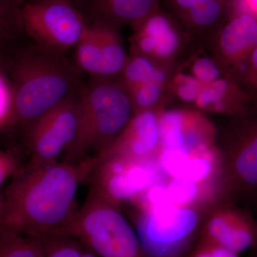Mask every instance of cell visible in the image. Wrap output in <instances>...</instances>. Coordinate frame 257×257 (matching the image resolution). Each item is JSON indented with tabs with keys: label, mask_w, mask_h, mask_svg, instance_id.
Masks as SVG:
<instances>
[{
	"label": "cell",
	"mask_w": 257,
	"mask_h": 257,
	"mask_svg": "<svg viewBox=\"0 0 257 257\" xmlns=\"http://www.w3.org/2000/svg\"><path fill=\"white\" fill-rule=\"evenodd\" d=\"M134 114L131 96L124 86L93 78L79 92L78 127L61 161L80 163L97 158L124 132Z\"/></svg>",
	"instance_id": "cell-3"
},
{
	"label": "cell",
	"mask_w": 257,
	"mask_h": 257,
	"mask_svg": "<svg viewBox=\"0 0 257 257\" xmlns=\"http://www.w3.org/2000/svg\"><path fill=\"white\" fill-rule=\"evenodd\" d=\"M45 257H99L84 243L67 234L43 240Z\"/></svg>",
	"instance_id": "cell-19"
},
{
	"label": "cell",
	"mask_w": 257,
	"mask_h": 257,
	"mask_svg": "<svg viewBox=\"0 0 257 257\" xmlns=\"http://www.w3.org/2000/svg\"><path fill=\"white\" fill-rule=\"evenodd\" d=\"M160 147L159 116L152 109L135 113L114 143L101 155H115L134 160L153 159Z\"/></svg>",
	"instance_id": "cell-13"
},
{
	"label": "cell",
	"mask_w": 257,
	"mask_h": 257,
	"mask_svg": "<svg viewBox=\"0 0 257 257\" xmlns=\"http://www.w3.org/2000/svg\"><path fill=\"white\" fill-rule=\"evenodd\" d=\"M22 19L25 35L35 45L63 54L76 47L88 26L71 0H25Z\"/></svg>",
	"instance_id": "cell-7"
},
{
	"label": "cell",
	"mask_w": 257,
	"mask_h": 257,
	"mask_svg": "<svg viewBox=\"0 0 257 257\" xmlns=\"http://www.w3.org/2000/svg\"><path fill=\"white\" fill-rule=\"evenodd\" d=\"M94 21L136 28L155 8L157 0H89Z\"/></svg>",
	"instance_id": "cell-15"
},
{
	"label": "cell",
	"mask_w": 257,
	"mask_h": 257,
	"mask_svg": "<svg viewBox=\"0 0 257 257\" xmlns=\"http://www.w3.org/2000/svg\"><path fill=\"white\" fill-rule=\"evenodd\" d=\"M0 257H45V243L30 235L0 231Z\"/></svg>",
	"instance_id": "cell-17"
},
{
	"label": "cell",
	"mask_w": 257,
	"mask_h": 257,
	"mask_svg": "<svg viewBox=\"0 0 257 257\" xmlns=\"http://www.w3.org/2000/svg\"><path fill=\"white\" fill-rule=\"evenodd\" d=\"M256 45V17L236 15L226 18L219 32V49L228 74L240 84L248 58Z\"/></svg>",
	"instance_id": "cell-12"
},
{
	"label": "cell",
	"mask_w": 257,
	"mask_h": 257,
	"mask_svg": "<svg viewBox=\"0 0 257 257\" xmlns=\"http://www.w3.org/2000/svg\"><path fill=\"white\" fill-rule=\"evenodd\" d=\"M256 222H257V220H256Z\"/></svg>",
	"instance_id": "cell-32"
},
{
	"label": "cell",
	"mask_w": 257,
	"mask_h": 257,
	"mask_svg": "<svg viewBox=\"0 0 257 257\" xmlns=\"http://www.w3.org/2000/svg\"><path fill=\"white\" fill-rule=\"evenodd\" d=\"M77 66L63 53L22 46L7 61L10 99L5 124L28 128L83 87Z\"/></svg>",
	"instance_id": "cell-2"
},
{
	"label": "cell",
	"mask_w": 257,
	"mask_h": 257,
	"mask_svg": "<svg viewBox=\"0 0 257 257\" xmlns=\"http://www.w3.org/2000/svg\"><path fill=\"white\" fill-rule=\"evenodd\" d=\"M25 0H0V64L6 67L10 56L23 46L22 8Z\"/></svg>",
	"instance_id": "cell-16"
},
{
	"label": "cell",
	"mask_w": 257,
	"mask_h": 257,
	"mask_svg": "<svg viewBox=\"0 0 257 257\" xmlns=\"http://www.w3.org/2000/svg\"><path fill=\"white\" fill-rule=\"evenodd\" d=\"M71 1L73 2L74 4H75L77 6V3H79V2L80 1H82V0H71Z\"/></svg>",
	"instance_id": "cell-31"
},
{
	"label": "cell",
	"mask_w": 257,
	"mask_h": 257,
	"mask_svg": "<svg viewBox=\"0 0 257 257\" xmlns=\"http://www.w3.org/2000/svg\"><path fill=\"white\" fill-rule=\"evenodd\" d=\"M193 77L197 79L201 84L206 85L220 78V68L217 64L207 57H200L194 61L192 64Z\"/></svg>",
	"instance_id": "cell-23"
},
{
	"label": "cell",
	"mask_w": 257,
	"mask_h": 257,
	"mask_svg": "<svg viewBox=\"0 0 257 257\" xmlns=\"http://www.w3.org/2000/svg\"><path fill=\"white\" fill-rule=\"evenodd\" d=\"M94 165L93 160L60 161L45 167L20 168L3 194L0 231L42 240L64 234L79 207V184L90 175Z\"/></svg>",
	"instance_id": "cell-1"
},
{
	"label": "cell",
	"mask_w": 257,
	"mask_h": 257,
	"mask_svg": "<svg viewBox=\"0 0 257 257\" xmlns=\"http://www.w3.org/2000/svg\"><path fill=\"white\" fill-rule=\"evenodd\" d=\"M152 160L101 155L96 158L91 172L94 173L92 187L118 204L141 197L152 185L158 182L160 170Z\"/></svg>",
	"instance_id": "cell-9"
},
{
	"label": "cell",
	"mask_w": 257,
	"mask_h": 257,
	"mask_svg": "<svg viewBox=\"0 0 257 257\" xmlns=\"http://www.w3.org/2000/svg\"><path fill=\"white\" fill-rule=\"evenodd\" d=\"M249 15L257 18V0H227L228 17Z\"/></svg>",
	"instance_id": "cell-28"
},
{
	"label": "cell",
	"mask_w": 257,
	"mask_h": 257,
	"mask_svg": "<svg viewBox=\"0 0 257 257\" xmlns=\"http://www.w3.org/2000/svg\"><path fill=\"white\" fill-rule=\"evenodd\" d=\"M177 94L184 102H195L202 85L192 75L180 74L177 77Z\"/></svg>",
	"instance_id": "cell-25"
},
{
	"label": "cell",
	"mask_w": 257,
	"mask_h": 257,
	"mask_svg": "<svg viewBox=\"0 0 257 257\" xmlns=\"http://www.w3.org/2000/svg\"><path fill=\"white\" fill-rule=\"evenodd\" d=\"M162 85L150 81L140 84L128 92L135 113L152 109L160 100L162 94Z\"/></svg>",
	"instance_id": "cell-22"
},
{
	"label": "cell",
	"mask_w": 257,
	"mask_h": 257,
	"mask_svg": "<svg viewBox=\"0 0 257 257\" xmlns=\"http://www.w3.org/2000/svg\"><path fill=\"white\" fill-rule=\"evenodd\" d=\"M201 184L183 177L171 179L167 186L172 202L179 206L193 207L200 197Z\"/></svg>",
	"instance_id": "cell-21"
},
{
	"label": "cell",
	"mask_w": 257,
	"mask_h": 257,
	"mask_svg": "<svg viewBox=\"0 0 257 257\" xmlns=\"http://www.w3.org/2000/svg\"><path fill=\"white\" fill-rule=\"evenodd\" d=\"M3 209V194H0V224H1L2 213Z\"/></svg>",
	"instance_id": "cell-30"
},
{
	"label": "cell",
	"mask_w": 257,
	"mask_h": 257,
	"mask_svg": "<svg viewBox=\"0 0 257 257\" xmlns=\"http://www.w3.org/2000/svg\"><path fill=\"white\" fill-rule=\"evenodd\" d=\"M143 206L135 231L144 257H184L200 229L197 211L174 202Z\"/></svg>",
	"instance_id": "cell-5"
},
{
	"label": "cell",
	"mask_w": 257,
	"mask_h": 257,
	"mask_svg": "<svg viewBox=\"0 0 257 257\" xmlns=\"http://www.w3.org/2000/svg\"><path fill=\"white\" fill-rule=\"evenodd\" d=\"M157 69L148 57L136 54L135 57L128 59L121 72L124 87L130 92L140 84L150 82Z\"/></svg>",
	"instance_id": "cell-20"
},
{
	"label": "cell",
	"mask_w": 257,
	"mask_h": 257,
	"mask_svg": "<svg viewBox=\"0 0 257 257\" xmlns=\"http://www.w3.org/2000/svg\"><path fill=\"white\" fill-rule=\"evenodd\" d=\"M227 15V0H202L179 15L194 28H205Z\"/></svg>",
	"instance_id": "cell-18"
},
{
	"label": "cell",
	"mask_w": 257,
	"mask_h": 257,
	"mask_svg": "<svg viewBox=\"0 0 257 257\" xmlns=\"http://www.w3.org/2000/svg\"><path fill=\"white\" fill-rule=\"evenodd\" d=\"M199 240L240 254L257 244V222L246 211L226 202L211 213Z\"/></svg>",
	"instance_id": "cell-11"
},
{
	"label": "cell",
	"mask_w": 257,
	"mask_h": 257,
	"mask_svg": "<svg viewBox=\"0 0 257 257\" xmlns=\"http://www.w3.org/2000/svg\"><path fill=\"white\" fill-rule=\"evenodd\" d=\"M239 255L214 243L199 240L192 257H239Z\"/></svg>",
	"instance_id": "cell-26"
},
{
	"label": "cell",
	"mask_w": 257,
	"mask_h": 257,
	"mask_svg": "<svg viewBox=\"0 0 257 257\" xmlns=\"http://www.w3.org/2000/svg\"><path fill=\"white\" fill-rule=\"evenodd\" d=\"M170 1L177 14L180 15L194 6L196 3L202 0H170Z\"/></svg>",
	"instance_id": "cell-29"
},
{
	"label": "cell",
	"mask_w": 257,
	"mask_h": 257,
	"mask_svg": "<svg viewBox=\"0 0 257 257\" xmlns=\"http://www.w3.org/2000/svg\"><path fill=\"white\" fill-rule=\"evenodd\" d=\"M115 28L100 21L88 24L75 47L79 70L93 78L107 79L122 72L128 58Z\"/></svg>",
	"instance_id": "cell-10"
},
{
	"label": "cell",
	"mask_w": 257,
	"mask_h": 257,
	"mask_svg": "<svg viewBox=\"0 0 257 257\" xmlns=\"http://www.w3.org/2000/svg\"><path fill=\"white\" fill-rule=\"evenodd\" d=\"M137 55L166 60L175 55L179 45V35L172 18L157 6L137 27Z\"/></svg>",
	"instance_id": "cell-14"
},
{
	"label": "cell",
	"mask_w": 257,
	"mask_h": 257,
	"mask_svg": "<svg viewBox=\"0 0 257 257\" xmlns=\"http://www.w3.org/2000/svg\"><path fill=\"white\" fill-rule=\"evenodd\" d=\"M21 168L18 159L10 152L0 151V187Z\"/></svg>",
	"instance_id": "cell-27"
},
{
	"label": "cell",
	"mask_w": 257,
	"mask_h": 257,
	"mask_svg": "<svg viewBox=\"0 0 257 257\" xmlns=\"http://www.w3.org/2000/svg\"><path fill=\"white\" fill-rule=\"evenodd\" d=\"M236 119L219 153V189L226 202L257 194V107Z\"/></svg>",
	"instance_id": "cell-6"
},
{
	"label": "cell",
	"mask_w": 257,
	"mask_h": 257,
	"mask_svg": "<svg viewBox=\"0 0 257 257\" xmlns=\"http://www.w3.org/2000/svg\"><path fill=\"white\" fill-rule=\"evenodd\" d=\"M79 92L66 98L27 128L29 167H45L62 160L78 127Z\"/></svg>",
	"instance_id": "cell-8"
},
{
	"label": "cell",
	"mask_w": 257,
	"mask_h": 257,
	"mask_svg": "<svg viewBox=\"0 0 257 257\" xmlns=\"http://www.w3.org/2000/svg\"><path fill=\"white\" fill-rule=\"evenodd\" d=\"M118 206L92 187L64 234L79 239L99 257H144L136 231Z\"/></svg>",
	"instance_id": "cell-4"
},
{
	"label": "cell",
	"mask_w": 257,
	"mask_h": 257,
	"mask_svg": "<svg viewBox=\"0 0 257 257\" xmlns=\"http://www.w3.org/2000/svg\"><path fill=\"white\" fill-rule=\"evenodd\" d=\"M240 83L257 105V45L248 58Z\"/></svg>",
	"instance_id": "cell-24"
}]
</instances>
